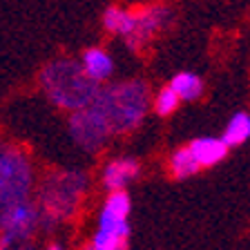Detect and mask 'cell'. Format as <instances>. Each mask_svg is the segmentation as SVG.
<instances>
[{
	"mask_svg": "<svg viewBox=\"0 0 250 250\" xmlns=\"http://www.w3.org/2000/svg\"><path fill=\"white\" fill-rule=\"evenodd\" d=\"M47 250H62V248H61V246H58V244H52V246H49V248H47Z\"/></svg>",
	"mask_w": 250,
	"mask_h": 250,
	"instance_id": "obj_17",
	"label": "cell"
},
{
	"mask_svg": "<svg viewBox=\"0 0 250 250\" xmlns=\"http://www.w3.org/2000/svg\"><path fill=\"white\" fill-rule=\"evenodd\" d=\"M221 139L228 143V147L246 143V141L250 139V114H246V112H237V114L230 119V123L226 125Z\"/></svg>",
	"mask_w": 250,
	"mask_h": 250,
	"instance_id": "obj_13",
	"label": "cell"
},
{
	"mask_svg": "<svg viewBox=\"0 0 250 250\" xmlns=\"http://www.w3.org/2000/svg\"><path fill=\"white\" fill-rule=\"evenodd\" d=\"M31 183L29 156L14 146H0V221L16 203L29 199Z\"/></svg>",
	"mask_w": 250,
	"mask_h": 250,
	"instance_id": "obj_4",
	"label": "cell"
},
{
	"mask_svg": "<svg viewBox=\"0 0 250 250\" xmlns=\"http://www.w3.org/2000/svg\"><path fill=\"white\" fill-rule=\"evenodd\" d=\"M179 103H181V99L177 96V92L167 85V87H163L161 92L156 94V101H154V109L159 116H170L174 109L179 107Z\"/></svg>",
	"mask_w": 250,
	"mask_h": 250,
	"instance_id": "obj_16",
	"label": "cell"
},
{
	"mask_svg": "<svg viewBox=\"0 0 250 250\" xmlns=\"http://www.w3.org/2000/svg\"><path fill=\"white\" fill-rule=\"evenodd\" d=\"M87 188V179L81 172H54L41 186V206H38V219L47 226L58 221H67L74 217L78 203L83 199Z\"/></svg>",
	"mask_w": 250,
	"mask_h": 250,
	"instance_id": "obj_3",
	"label": "cell"
},
{
	"mask_svg": "<svg viewBox=\"0 0 250 250\" xmlns=\"http://www.w3.org/2000/svg\"><path fill=\"white\" fill-rule=\"evenodd\" d=\"M199 170H201V166H199L197 159L192 156L190 147H181V150H177L172 154L170 172L174 174V179H188V177H192V174H197Z\"/></svg>",
	"mask_w": 250,
	"mask_h": 250,
	"instance_id": "obj_14",
	"label": "cell"
},
{
	"mask_svg": "<svg viewBox=\"0 0 250 250\" xmlns=\"http://www.w3.org/2000/svg\"><path fill=\"white\" fill-rule=\"evenodd\" d=\"M38 83L47 94V99L56 107L67 112L85 107L94 99V94L99 92V83L92 81L81 67V62L72 58H58L47 62L41 69Z\"/></svg>",
	"mask_w": 250,
	"mask_h": 250,
	"instance_id": "obj_2",
	"label": "cell"
},
{
	"mask_svg": "<svg viewBox=\"0 0 250 250\" xmlns=\"http://www.w3.org/2000/svg\"><path fill=\"white\" fill-rule=\"evenodd\" d=\"M167 18H170V9L163 5L139 7V9H134V27H132V31L125 36L127 38V45H130L132 49L146 45L156 31L166 25Z\"/></svg>",
	"mask_w": 250,
	"mask_h": 250,
	"instance_id": "obj_7",
	"label": "cell"
},
{
	"mask_svg": "<svg viewBox=\"0 0 250 250\" xmlns=\"http://www.w3.org/2000/svg\"><path fill=\"white\" fill-rule=\"evenodd\" d=\"M130 246V224L123 217H114L101 210L99 228L89 241V250H127Z\"/></svg>",
	"mask_w": 250,
	"mask_h": 250,
	"instance_id": "obj_6",
	"label": "cell"
},
{
	"mask_svg": "<svg viewBox=\"0 0 250 250\" xmlns=\"http://www.w3.org/2000/svg\"><path fill=\"white\" fill-rule=\"evenodd\" d=\"M103 210H107V212L114 214V217L127 219L130 217V210H132L130 194L125 192V190H109V197H107V201H105Z\"/></svg>",
	"mask_w": 250,
	"mask_h": 250,
	"instance_id": "obj_15",
	"label": "cell"
},
{
	"mask_svg": "<svg viewBox=\"0 0 250 250\" xmlns=\"http://www.w3.org/2000/svg\"><path fill=\"white\" fill-rule=\"evenodd\" d=\"M139 163L134 159H114V161H109L103 170V186L107 190H123L125 186L130 181H134L139 177Z\"/></svg>",
	"mask_w": 250,
	"mask_h": 250,
	"instance_id": "obj_8",
	"label": "cell"
},
{
	"mask_svg": "<svg viewBox=\"0 0 250 250\" xmlns=\"http://www.w3.org/2000/svg\"><path fill=\"white\" fill-rule=\"evenodd\" d=\"M190 152L197 159V163L201 167H210L217 166L219 161H224L228 154V143L224 139H214V136H203V139H194L190 143Z\"/></svg>",
	"mask_w": 250,
	"mask_h": 250,
	"instance_id": "obj_9",
	"label": "cell"
},
{
	"mask_svg": "<svg viewBox=\"0 0 250 250\" xmlns=\"http://www.w3.org/2000/svg\"><path fill=\"white\" fill-rule=\"evenodd\" d=\"M147 94L150 89L143 81H127L99 89L94 99L69 119L74 141L83 150L94 152L105 146L112 134L132 132L146 116Z\"/></svg>",
	"mask_w": 250,
	"mask_h": 250,
	"instance_id": "obj_1",
	"label": "cell"
},
{
	"mask_svg": "<svg viewBox=\"0 0 250 250\" xmlns=\"http://www.w3.org/2000/svg\"><path fill=\"white\" fill-rule=\"evenodd\" d=\"M103 25L109 34L127 36L134 27V9H123V7H107L103 14Z\"/></svg>",
	"mask_w": 250,
	"mask_h": 250,
	"instance_id": "obj_11",
	"label": "cell"
},
{
	"mask_svg": "<svg viewBox=\"0 0 250 250\" xmlns=\"http://www.w3.org/2000/svg\"><path fill=\"white\" fill-rule=\"evenodd\" d=\"M38 221V208L29 199L16 203L0 221V248H9L16 241H25L27 237H31Z\"/></svg>",
	"mask_w": 250,
	"mask_h": 250,
	"instance_id": "obj_5",
	"label": "cell"
},
{
	"mask_svg": "<svg viewBox=\"0 0 250 250\" xmlns=\"http://www.w3.org/2000/svg\"><path fill=\"white\" fill-rule=\"evenodd\" d=\"M170 87L181 101H197L203 94V81L192 72H179L177 76H172Z\"/></svg>",
	"mask_w": 250,
	"mask_h": 250,
	"instance_id": "obj_12",
	"label": "cell"
},
{
	"mask_svg": "<svg viewBox=\"0 0 250 250\" xmlns=\"http://www.w3.org/2000/svg\"><path fill=\"white\" fill-rule=\"evenodd\" d=\"M81 67L85 69V74H87L92 81L103 83V81H107V78L114 74V61L109 58L107 52L99 49V47H92V49H87V52L83 54V58H81Z\"/></svg>",
	"mask_w": 250,
	"mask_h": 250,
	"instance_id": "obj_10",
	"label": "cell"
}]
</instances>
